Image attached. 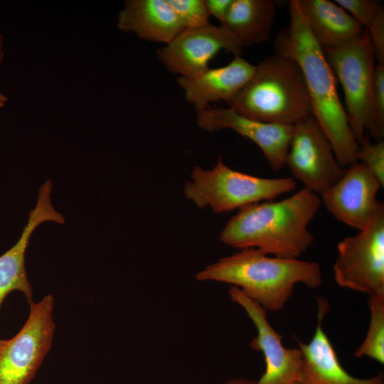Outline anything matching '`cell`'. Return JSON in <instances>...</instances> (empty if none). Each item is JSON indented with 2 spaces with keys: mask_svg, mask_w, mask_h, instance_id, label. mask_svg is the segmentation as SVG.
Listing matches in <instances>:
<instances>
[{
  "mask_svg": "<svg viewBox=\"0 0 384 384\" xmlns=\"http://www.w3.org/2000/svg\"><path fill=\"white\" fill-rule=\"evenodd\" d=\"M289 25L277 37L276 53L299 66L309 92L312 115L329 139L334 154L343 167L357 162V143L346 110L338 95L334 74L324 49L310 32L298 0L289 2Z\"/></svg>",
  "mask_w": 384,
  "mask_h": 384,
  "instance_id": "cell-1",
  "label": "cell"
},
{
  "mask_svg": "<svg viewBox=\"0 0 384 384\" xmlns=\"http://www.w3.org/2000/svg\"><path fill=\"white\" fill-rule=\"evenodd\" d=\"M321 205L317 194L303 188L281 201L245 206L228 221L220 240L240 250L253 247L268 255L299 258L314 242L308 227Z\"/></svg>",
  "mask_w": 384,
  "mask_h": 384,
  "instance_id": "cell-2",
  "label": "cell"
},
{
  "mask_svg": "<svg viewBox=\"0 0 384 384\" xmlns=\"http://www.w3.org/2000/svg\"><path fill=\"white\" fill-rule=\"evenodd\" d=\"M196 279L235 286L267 311L283 309L296 284L316 289L322 283L318 262L270 257L253 247L221 257L196 273Z\"/></svg>",
  "mask_w": 384,
  "mask_h": 384,
  "instance_id": "cell-3",
  "label": "cell"
},
{
  "mask_svg": "<svg viewBox=\"0 0 384 384\" xmlns=\"http://www.w3.org/2000/svg\"><path fill=\"white\" fill-rule=\"evenodd\" d=\"M227 102L237 113L264 122L294 125L312 115L299 65L277 53L255 65L250 79Z\"/></svg>",
  "mask_w": 384,
  "mask_h": 384,
  "instance_id": "cell-4",
  "label": "cell"
},
{
  "mask_svg": "<svg viewBox=\"0 0 384 384\" xmlns=\"http://www.w3.org/2000/svg\"><path fill=\"white\" fill-rule=\"evenodd\" d=\"M297 188L293 178H261L232 169L218 157L211 169L193 168L183 188L185 197L199 208L221 213L271 201Z\"/></svg>",
  "mask_w": 384,
  "mask_h": 384,
  "instance_id": "cell-5",
  "label": "cell"
},
{
  "mask_svg": "<svg viewBox=\"0 0 384 384\" xmlns=\"http://www.w3.org/2000/svg\"><path fill=\"white\" fill-rule=\"evenodd\" d=\"M324 51L334 76L342 85L348 124L360 146L368 140L366 133L370 132L373 125L372 94L375 65L368 31L365 28L362 36L351 44Z\"/></svg>",
  "mask_w": 384,
  "mask_h": 384,
  "instance_id": "cell-6",
  "label": "cell"
},
{
  "mask_svg": "<svg viewBox=\"0 0 384 384\" xmlns=\"http://www.w3.org/2000/svg\"><path fill=\"white\" fill-rule=\"evenodd\" d=\"M341 287L369 296L384 294V205L359 233L341 240L333 265Z\"/></svg>",
  "mask_w": 384,
  "mask_h": 384,
  "instance_id": "cell-7",
  "label": "cell"
},
{
  "mask_svg": "<svg viewBox=\"0 0 384 384\" xmlns=\"http://www.w3.org/2000/svg\"><path fill=\"white\" fill-rule=\"evenodd\" d=\"M55 301L47 294L29 304L27 320L11 338L0 339V384H29L50 351Z\"/></svg>",
  "mask_w": 384,
  "mask_h": 384,
  "instance_id": "cell-8",
  "label": "cell"
},
{
  "mask_svg": "<svg viewBox=\"0 0 384 384\" xmlns=\"http://www.w3.org/2000/svg\"><path fill=\"white\" fill-rule=\"evenodd\" d=\"M286 164L294 180L317 195L334 186L345 170L313 115L294 125Z\"/></svg>",
  "mask_w": 384,
  "mask_h": 384,
  "instance_id": "cell-9",
  "label": "cell"
},
{
  "mask_svg": "<svg viewBox=\"0 0 384 384\" xmlns=\"http://www.w3.org/2000/svg\"><path fill=\"white\" fill-rule=\"evenodd\" d=\"M241 56L243 48L235 35L225 26L210 23L182 29L169 43L156 51L166 70L179 77L194 78L208 68L210 60L220 50Z\"/></svg>",
  "mask_w": 384,
  "mask_h": 384,
  "instance_id": "cell-10",
  "label": "cell"
},
{
  "mask_svg": "<svg viewBox=\"0 0 384 384\" xmlns=\"http://www.w3.org/2000/svg\"><path fill=\"white\" fill-rule=\"evenodd\" d=\"M228 294L233 302L245 311L256 329L257 335L252 339L250 347L263 354L265 370L255 384H296L302 363L300 349L285 348L283 336L268 321L267 311L238 287L231 285Z\"/></svg>",
  "mask_w": 384,
  "mask_h": 384,
  "instance_id": "cell-11",
  "label": "cell"
},
{
  "mask_svg": "<svg viewBox=\"0 0 384 384\" xmlns=\"http://www.w3.org/2000/svg\"><path fill=\"white\" fill-rule=\"evenodd\" d=\"M196 122L208 132L229 129L251 140L260 147L274 171H280L286 165L293 124L260 122L229 107H210L196 112Z\"/></svg>",
  "mask_w": 384,
  "mask_h": 384,
  "instance_id": "cell-12",
  "label": "cell"
},
{
  "mask_svg": "<svg viewBox=\"0 0 384 384\" xmlns=\"http://www.w3.org/2000/svg\"><path fill=\"white\" fill-rule=\"evenodd\" d=\"M380 181L361 163L346 168L341 178L321 194V201L338 221L361 230L374 215L380 201Z\"/></svg>",
  "mask_w": 384,
  "mask_h": 384,
  "instance_id": "cell-13",
  "label": "cell"
},
{
  "mask_svg": "<svg viewBox=\"0 0 384 384\" xmlns=\"http://www.w3.org/2000/svg\"><path fill=\"white\" fill-rule=\"evenodd\" d=\"M52 183L47 180L41 187L36 205L28 214V220L21 235L9 250L0 256V308L11 292L23 294L29 305L33 300V288L25 267V253L35 229L45 221L64 224L65 218L55 210L50 201Z\"/></svg>",
  "mask_w": 384,
  "mask_h": 384,
  "instance_id": "cell-14",
  "label": "cell"
},
{
  "mask_svg": "<svg viewBox=\"0 0 384 384\" xmlns=\"http://www.w3.org/2000/svg\"><path fill=\"white\" fill-rule=\"evenodd\" d=\"M314 334L307 343L298 341L302 353L300 374L296 384H384L383 372L366 378L348 373L339 361L336 351L322 329L328 304L319 299Z\"/></svg>",
  "mask_w": 384,
  "mask_h": 384,
  "instance_id": "cell-15",
  "label": "cell"
},
{
  "mask_svg": "<svg viewBox=\"0 0 384 384\" xmlns=\"http://www.w3.org/2000/svg\"><path fill=\"white\" fill-rule=\"evenodd\" d=\"M255 70V65L241 56H234L224 66L208 68L194 78L178 76L176 81L186 100L198 112L209 107L210 102H228L247 82Z\"/></svg>",
  "mask_w": 384,
  "mask_h": 384,
  "instance_id": "cell-16",
  "label": "cell"
},
{
  "mask_svg": "<svg viewBox=\"0 0 384 384\" xmlns=\"http://www.w3.org/2000/svg\"><path fill=\"white\" fill-rule=\"evenodd\" d=\"M116 26L144 41L164 44L183 29L168 0H127Z\"/></svg>",
  "mask_w": 384,
  "mask_h": 384,
  "instance_id": "cell-17",
  "label": "cell"
},
{
  "mask_svg": "<svg viewBox=\"0 0 384 384\" xmlns=\"http://www.w3.org/2000/svg\"><path fill=\"white\" fill-rule=\"evenodd\" d=\"M316 41L323 49L343 47L357 41L365 28L336 3L329 0H298Z\"/></svg>",
  "mask_w": 384,
  "mask_h": 384,
  "instance_id": "cell-18",
  "label": "cell"
},
{
  "mask_svg": "<svg viewBox=\"0 0 384 384\" xmlns=\"http://www.w3.org/2000/svg\"><path fill=\"white\" fill-rule=\"evenodd\" d=\"M276 13L277 4L272 0H233L220 25L232 31L245 48L270 39Z\"/></svg>",
  "mask_w": 384,
  "mask_h": 384,
  "instance_id": "cell-19",
  "label": "cell"
},
{
  "mask_svg": "<svg viewBox=\"0 0 384 384\" xmlns=\"http://www.w3.org/2000/svg\"><path fill=\"white\" fill-rule=\"evenodd\" d=\"M370 321L366 337L354 352L357 358L368 357L384 363V294L369 296Z\"/></svg>",
  "mask_w": 384,
  "mask_h": 384,
  "instance_id": "cell-20",
  "label": "cell"
},
{
  "mask_svg": "<svg viewBox=\"0 0 384 384\" xmlns=\"http://www.w3.org/2000/svg\"><path fill=\"white\" fill-rule=\"evenodd\" d=\"M168 2L183 29L210 23L205 0H168Z\"/></svg>",
  "mask_w": 384,
  "mask_h": 384,
  "instance_id": "cell-21",
  "label": "cell"
},
{
  "mask_svg": "<svg viewBox=\"0 0 384 384\" xmlns=\"http://www.w3.org/2000/svg\"><path fill=\"white\" fill-rule=\"evenodd\" d=\"M372 112L370 134L378 142L383 140L384 136V65L378 64L374 68Z\"/></svg>",
  "mask_w": 384,
  "mask_h": 384,
  "instance_id": "cell-22",
  "label": "cell"
},
{
  "mask_svg": "<svg viewBox=\"0 0 384 384\" xmlns=\"http://www.w3.org/2000/svg\"><path fill=\"white\" fill-rule=\"evenodd\" d=\"M356 159L363 164L384 186V141L371 144L368 140L360 145Z\"/></svg>",
  "mask_w": 384,
  "mask_h": 384,
  "instance_id": "cell-23",
  "label": "cell"
},
{
  "mask_svg": "<svg viewBox=\"0 0 384 384\" xmlns=\"http://www.w3.org/2000/svg\"><path fill=\"white\" fill-rule=\"evenodd\" d=\"M335 3L365 28H368L379 13L384 10L382 4L375 0H336Z\"/></svg>",
  "mask_w": 384,
  "mask_h": 384,
  "instance_id": "cell-24",
  "label": "cell"
},
{
  "mask_svg": "<svg viewBox=\"0 0 384 384\" xmlns=\"http://www.w3.org/2000/svg\"><path fill=\"white\" fill-rule=\"evenodd\" d=\"M366 29L369 33L374 58L378 64L384 65V10L379 13Z\"/></svg>",
  "mask_w": 384,
  "mask_h": 384,
  "instance_id": "cell-25",
  "label": "cell"
},
{
  "mask_svg": "<svg viewBox=\"0 0 384 384\" xmlns=\"http://www.w3.org/2000/svg\"><path fill=\"white\" fill-rule=\"evenodd\" d=\"M233 0H205L209 15L218 18L220 24L225 20Z\"/></svg>",
  "mask_w": 384,
  "mask_h": 384,
  "instance_id": "cell-26",
  "label": "cell"
},
{
  "mask_svg": "<svg viewBox=\"0 0 384 384\" xmlns=\"http://www.w3.org/2000/svg\"><path fill=\"white\" fill-rule=\"evenodd\" d=\"M223 384H255V380H249L245 378H234L228 380Z\"/></svg>",
  "mask_w": 384,
  "mask_h": 384,
  "instance_id": "cell-27",
  "label": "cell"
},
{
  "mask_svg": "<svg viewBox=\"0 0 384 384\" xmlns=\"http://www.w3.org/2000/svg\"><path fill=\"white\" fill-rule=\"evenodd\" d=\"M3 43H4V37L0 34V65L1 64L3 58H4V53L2 51Z\"/></svg>",
  "mask_w": 384,
  "mask_h": 384,
  "instance_id": "cell-28",
  "label": "cell"
},
{
  "mask_svg": "<svg viewBox=\"0 0 384 384\" xmlns=\"http://www.w3.org/2000/svg\"><path fill=\"white\" fill-rule=\"evenodd\" d=\"M7 101L8 98L4 94L0 92V108H2Z\"/></svg>",
  "mask_w": 384,
  "mask_h": 384,
  "instance_id": "cell-29",
  "label": "cell"
}]
</instances>
